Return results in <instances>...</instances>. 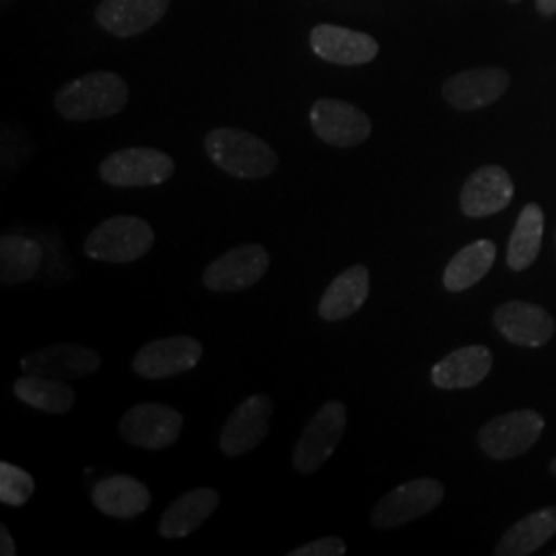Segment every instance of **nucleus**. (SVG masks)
Listing matches in <instances>:
<instances>
[{"label": "nucleus", "instance_id": "obj_1", "mask_svg": "<svg viewBox=\"0 0 556 556\" xmlns=\"http://www.w3.org/2000/svg\"><path fill=\"white\" fill-rule=\"evenodd\" d=\"M128 103V85L116 73L96 71L80 79L66 83L56 98L54 108L68 122H91L110 118L122 112Z\"/></svg>", "mask_w": 556, "mask_h": 556}, {"label": "nucleus", "instance_id": "obj_2", "mask_svg": "<svg viewBox=\"0 0 556 556\" xmlns=\"http://www.w3.org/2000/svg\"><path fill=\"white\" fill-rule=\"evenodd\" d=\"M204 149L208 160L233 178H268L277 169L275 149L266 140L238 128L211 130L204 139Z\"/></svg>", "mask_w": 556, "mask_h": 556}, {"label": "nucleus", "instance_id": "obj_3", "mask_svg": "<svg viewBox=\"0 0 556 556\" xmlns=\"http://www.w3.org/2000/svg\"><path fill=\"white\" fill-rule=\"evenodd\" d=\"M155 243V231L139 217H112L98 225L85 239V254L89 258L126 264L142 258Z\"/></svg>", "mask_w": 556, "mask_h": 556}, {"label": "nucleus", "instance_id": "obj_4", "mask_svg": "<svg viewBox=\"0 0 556 556\" xmlns=\"http://www.w3.org/2000/svg\"><path fill=\"white\" fill-rule=\"evenodd\" d=\"M176 163L160 149L130 147L112 153L100 165V178L114 188L160 186L174 176Z\"/></svg>", "mask_w": 556, "mask_h": 556}, {"label": "nucleus", "instance_id": "obj_5", "mask_svg": "<svg viewBox=\"0 0 556 556\" xmlns=\"http://www.w3.org/2000/svg\"><path fill=\"white\" fill-rule=\"evenodd\" d=\"M445 489L433 478L404 482L379 498L371 511V526L378 530H396L418 517L427 516L443 501Z\"/></svg>", "mask_w": 556, "mask_h": 556}, {"label": "nucleus", "instance_id": "obj_6", "mask_svg": "<svg viewBox=\"0 0 556 556\" xmlns=\"http://www.w3.org/2000/svg\"><path fill=\"white\" fill-rule=\"evenodd\" d=\"M346 427V408L342 402L330 400L326 402L305 431L301 433L295 452H293V466L299 475H312L319 470L326 459L334 454V450L344 435Z\"/></svg>", "mask_w": 556, "mask_h": 556}, {"label": "nucleus", "instance_id": "obj_7", "mask_svg": "<svg viewBox=\"0 0 556 556\" xmlns=\"http://www.w3.org/2000/svg\"><path fill=\"white\" fill-rule=\"evenodd\" d=\"M184 417L172 406L160 402H142L124 413L119 435L140 450H165L178 441Z\"/></svg>", "mask_w": 556, "mask_h": 556}, {"label": "nucleus", "instance_id": "obj_8", "mask_svg": "<svg viewBox=\"0 0 556 556\" xmlns=\"http://www.w3.org/2000/svg\"><path fill=\"white\" fill-rule=\"evenodd\" d=\"M542 431L544 418L536 410H514L489 420L478 433V443L493 459H511L532 450Z\"/></svg>", "mask_w": 556, "mask_h": 556}, {"label": "nucleus", "instance_id": "obj_9", "mask_svg": "<svg viewBox=\"0 0 556 556\" xmlns=\"http://www.w3.org/2000/svg\"><path fill=\"white\" fill-rule=\"evenodd\" d=\"M268 268V252L256 243H245L213 260L202 275V282L213 293H236L260 282Z\"/></svg>", "mask_w": 556, "mask_h": 556}, {"label": "nucleus", "instance_id": "obj_10", "mask_svg": "<svg viewBox=\"0 0 556 556\" xmlns=\"http://www.w3.org/2000/svg\"><path fill=\"white\" fill-rule=\"evenodd\" d=\"M309 122L318 139L338 149L357 147L374 130L371 119L357 105L330 98H321L312 105Z\"/></svg>", "mask_w": 556, "mask_h": 556}, {"label": "nucleus", "instance_id": "obj_11", "mask_svg": "<svg viewBox=\"0 0 556 556\" xmlns=\"http://www.w3.org/2000/svg\"><path fill=\"white\" fill-rule=\"evenodd\" d=\"M202 342L192 337H169L144 344L132 361V371L144 379H167L199 365Z\"/></svg>", "mask_w": 556, "mask_h": 556}, {"label": "nucleus", "instance_id": "obj_12", "mask_svg": "<svg viewBox=\"0 0 556 556\" xmlns=\"http://www.w3.org/2000/svg\"><path fill=\"white\" fill-rule=\"evenodd\" d=\"M273 402L264 394L243 400L227 418L220 433V452L227 457H238L256 450L270 431Z\"/></svg>", "mask_w": 556, "mask_h": 556}, {"label": "nucleus", "instance_id": "obj_13", "mask_svg": "<svg viewBox=\"0 0 556 556\" xmlns=\"http://www.w3.org/2000/svg\"><path fill=\"white\" fill-rule=\"evenodd\" d=\"M101 367V357L80 344H52L21 358L23 374L41 376V378L80 379L96 374Z\"/></svg>", "mask_w": 556, "mask_h": 556}, {"label": "nucleus", "instance_id": "obj_14", "mask_svg": "<svg viewBox=\"0 0 556 556\" xmlns=\"http://www.w3.org/2000/svg\"><path fill=\"white\" fill-rule=\"evenodd\" d=\"M514 192V179L503 167L484 165L466 179L459 194V206L470 219L491 217L509 206Z\"/></svg>", "mask_w": 556, "mask_h": 556}, {"label": "nucleus", "instance_id": "obj_15", "mask_svg": "<svg viewBox=\"0 0 556 556\" xmlns=\"http://www.w3.org/2000/svg\"><path fill=\"white\" fill-rule=\"evenodd\" d=\"M509 87V75L503 68L484 66L462 71L443 85V98L459 112H475L501 100Z\"/></svg>", "mask_w": 556, "mask_h": 556}, {"label": "nucleus", "instance_id": "obj_16", "mask_svg": "<svg viewBox=\"0 0 556 556\" xmlns=\"http://www.w3.org/2000/svg\"><path fill=\"white\" fill-rule=\"evenodd\" d=\"M309 46L316 56L340 66L367 64L379 54V43L371 36L330 23H321L312 29Z\"/></svg>", "mask_w": 556, "mask_h": 556}, {"label": "nucleus", "instance_id": "obj_17", "mask_svg": "<svg viewBox=\"0 0 556 556\" xmlns=\"http://www.w3.org/2000/svg\"><path fill=\"white\" fill-rule=\"evenodd\" d=\"M493 324L498 332L517 346L538 349L555 337L553 316L528 301H509L495 309Z\"/></svg>", "mask_w": 556, "mask_h": 556}, {"label": "nucleus", "instance_id": "obj_18", "mask_svg": "<svg viewBox=\"0 0 556 556\" xmlns=\"http://www.w3.org/2000/svg\"><path fill=\"white\" fill-rule=\"evenodd\" d=\"M172 0H101L96 20L101 29L116 38H132L157 25Z\"/></svg>", "mask_w": 556, "mask_h": 556}, {"label": "nucleus", "instance_id": "obj_19", "mask_svg": "<svg viewBox=\"0 0 556 556\" xmlns=\"http://www.w3.org/2000/svg\"><path fill=\"white\" fill-rule=\"evenodd\" d=\"M491 367L493 353L482 344H472L441 358L431 371V379L439 390H466L482 383Z\"/></svg>", "mask_w": 556, "mask_h": 556}, {"label": "nucleus", "instance_id": "obj_20", "mask_svg": "<svg viewBox=\"0 0 556 556\" xmlns=\"http://www.w3.org/2000/svg\"><path fill=\"white\" fill-rule=\"evenodd\" d=\"M91 501L103 516L132 519L151 505L149 489L132 477L101 478L91 489Z\"/></svg>", "mask_w": 556, "mask_h": 556}, {"label": "nucleus", "instance_id": "obj_21", "mask_svg": "<svg viewBox=\"0 0 556 556\" xmlns=\"http://www.w3.org/2000/svg\"><path fill=\"white\" fill-rule=\"evenodd\" d=\"M371 291V277L363 264H355L338 275L319 301V316L326 321H340V319L355 316L365 305Z\"/></svg>", "mask_w": 556, "mask_h": 556}, {"label": "nucleus", "instance_id": "obj_22", "mask_svg": "<svg viewBox=\"0 0 556 556\" xmlns=\"http://www.w3.org/2000/svg\"><path fill=\"white\" fill-rule=\"evenodd\" d=\"M220 495L215 489L200 486L176 498L161 517L160 534L167 540L190 536L219 507Z\"/></svg>", "mask_w": 556, "mask_h": 556}, {"label": "nucleus", "instance_id": "obj_23", "mask_svg": "<svg viewBox=\"0 0 556 556\" xmlns=\"http://www.w3.org/2000/svg\"><path fill=\"white\" fill-rule=\"evenodd\" d=\"M41 262L43 250L36 236L7 233L0 239V282L4 287H17L38 277Z\"/></svg>", "mask_w": 556, "mask_h": 556}, {"label": "nucleus", "instance_id": "obj_24", "mask_svg": "<svg viewBox=\"0 0 556 556\" xmlns=\"http://www.w3.org/2000/svg\"><path fill=\"white\" fill-rule=\"evenodd\" d=\"M497 258V245L491 239H478L475 243L462 248L443 273V287L450 293H462L475 287L489 275Z\"/></svg>", "mask_w": 556, "mask_h": 556}, {"label": "nucleus", "instance_id": "obj_25", "mask_svg": "<svg viewBox=\"0 0 556 556\" xmlns=\"http://www.w3.org/2000/svg\"><path fill=\"white\" fill-rule=\"evenodd\" d=\"M556 534V505L538 509L519 519L495 548L497 556H528L542 548Z\"/></svg>", "mask_w": 556, "mask_h": 556}, {"label": "nucleus", "instance_id": "obj_26", "mask_svg": "<svg viewBox=\"0 0 556 556\" xmlns=\"http://www.w3.org/2000/svg\"><path fill=\"white\" fill-rule=\"evenodd\" d=\"M13 394L23 404L54 417L68 415L77 400L75 390L62 379L41 378L31 374H23V378L15 381Z\"/></svg>", "mask_w": 556, "mask_h": 556}, {"label": "nucleus", "instance_id": "obj_27", "mask_svg": "<svg viewBox=\"0 0 556 556\" xmlns=\"http://www.w3.org/2000/svg\"><path fill=\"white\" fill-rule=\"evenodd\" d=\"M544 233V213L542 208L530 202L523 206L516 223V229L507 245V266L516 273L528 270L540 254Z\"/></svg>", "mask_w": 556, "mask_h": 556}, {"label": "nucleus", "instance_id": "obj_28", "mask_svg": "<svg viewBox=\"0 0 556 556\" xmlns=\"http://www.w3.org/2000/svg\"><path fill=\"white\" fill-rule=\"evenodd\" d=\"M40 239L41 250H43V262H41L38 280L43 285H62L77 277V270H73V264L66 254V245L56 233L52 231H40L36 233Z\"/></svg>", "mask_w": 556, "mask_h": 556}, {"label": "nucleus", "instance_id": "obj_29", "mask_svg": "<svg viewBox=\"0 0 556 556\" xmlns=\"http://www.w3.org/2000/svg\"><path fill=\"white\" fill-rule=\"evenodd\" d=\"M36 482L29 472L21 470L20 466H13L9 462L0 464V501L11 507L25 505L34 495Z\"/></svg>", "mask_w": 556, "mask_h": 556}, {"label": "nucleus", "instance_id": "obj_30", "mask_svg": "<svg viewBox=\"0 0 556 556\" xmlns=\"http://www.w3.org/2000/svg\"><path fill=\"white\" fill-rule=\"evenodd\" d=\"M346 553V544L342 538H319L301 548L291 551V556H342Z\"/></svg>", "mask_w": 556, "mask_h": 556}, {"label": "nucleus", "instance_id": "obj_31", "mask_svg": "<svg viewBox=\"0 0 556 556\" xmlns=\"http://www.w3.org/2000/svg\"><path fill=\"white\" fill-rule=\"evenodd\" d=\"M15 553H17L15 551V542H13V538L9 534L7 526H0V555L13 556Z\"/></svg>", "mask_w": 556, "mask_h": 556}, {"label": "nucleus", "instance_id": "obj_32", "mask_svg": "<svg viewBox=\"0 0 556 556\" xmlns=\"http://www.w3.org/2000/svg\"><path fill=\"white\" fill-rule=\"evenodd\" d=\"M536 7L544 17L556 15V0H536Z\"/></svg>", "mask_w": 556, "mask_h": 556}, {"label": "nucleus", "instance_id": "obj_33", "mask_svg": "<svg viewBox=\"0 0 556 556\" xmlns=\"http://www.w3.org/2000/svg\"><path fill=\"white\" fill-rule=\"evenodd\" d=\"M551 475H555L556 477V457L553 459V464H551Z\"/></svg>", "mask_w": 556, "mask_h": 556}, {"label": "nucleus", "instance_id": "obj_34", "mask_svg": "<svg viewBox=\"0 0 556 556\" xmlns=\"http://www.w3.org/2000/svg\"><path fill=\"white\" fill-rule=\"evenodd\" d=\"M514 2H516V0H514Z\"/></svg>", "mask_w": 556, "mask_h": 556}]
</instances>
